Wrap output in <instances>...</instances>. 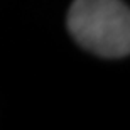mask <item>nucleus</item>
<instances>
[{"mask_svg":"<svg viewBox=\"0 0 130 130\" xmlns=\"http://www.w3.org/2000/svg\"><path fill=\"white\" fill-rule=\"evenodd\" d=\"M68 29L79 46L101 58L130 53V12L122 0H74Z\"/></svg>","mask_w":130,"mask_h":130,"instance_id":"obj_1","label":"nucleus"}]
</instances>
